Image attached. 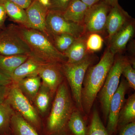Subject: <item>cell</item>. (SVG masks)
Masks as SVG:
<instances>
[{
	"mask_svg": "<svg viewBox=\"0 0 135 135\" xmlns=\"http://www.w3.org/2000/svg\"><path fill=\"white\" fill-rule=\"evenodd\" d=\"M75 109L65 79L57 90L50 113L43 122L42 135H68V123Z\"/></svg>",
	"mask_w": 135,
	"mask_h": 135,
	"instance_id": "obj_1",
	"label": "cell"
},
{
	"mask_svg": "<svg viewBox=\"0 0 135 135\" xmlns=\"http://www.w3.org/2000/svg\"><path fill=\"white\" fill-rule=\"evenodd\" d=\"M115 56L109 49L105 51L99 62L88 68L83 83L81 102L84 113L90 112L94 101L103 86Z\"/></svg>",
	"mask_w": 135,
	"mask_h": 135,
	"instance_id": "obj_2",
	"label": "cell"
},
{
	"mask_svg": "<svg viewBox=\"0 0 135 135\" xmlns=\"http://www.w3.org/2000/svg\"><path fill=\"white\" fill-rule=\"evenodd\" d=\"M14 26L29 46L31 56L46 63L67 62L64 55L56 49L51 40L43 33L22 26Z\"/></svg>",
	"mask_w": 135,
	"mask_h": 135,
	"instance_id": "obj_3",
	"label": "cell"
},
{
	"mask_svg": "<svg viewBox=\"0 0 135 135\" xmlns=\"http://www.w3.org/2000/svg\"><path fill=\"white\" fill-rule=\"evenodd\" d=\"M97 58L94 53H90L78 62H65L62 64L64 75L71 88L76 109L81 113H84L81 102L83 83L88 68L93 65Z\"/></svg>",
	"mask_w": 135,
	"mask_h": 135,
	"instance_id": "obj_4",
	"label": "cell"
},
{
	"mask_svg": "<svg viewBox=\"0 0 135 135\" xmlns=\"http://www.w3.org/2000/svg\"><path fill=\"white\" fill-rule=\"evenodd\" d=\"M4 101L19 113L40 135H42L43 121L36 109L16 83H14L10 86Z\"/></svg>",
	"mask_w": 135,
	"mask_h": 135,
	"instance_id": "obj_5",
	"label": "cell"
},
{
	"mask_svg": "<svg viewBox=\"0 0 135 135\" xmlns=\"http://www.w3.org/2000/svg\"><path fill=\"white\" fill-rule=\"evenodd\" d=\"M128 59L117 55L109 70L103 86L99 92V100L105 120L108 119L110 101L119 85L122 70Z\"/></svg>",
	"mask_w": 135,
	"mask_h": 135,
	"instance_id": "obj_6",
	"label": "cell"
},
{
	"mask_svg": "<svg viewBox=\"0 0 135 135\" xmlns=\"http://www.w3.org/2000/svg\"><path fill=\"white\" fill-rule=\"evenodd\" d=\"M46 27L50 38L52 35L66 34L77 38L85 33L84 25L68 21L60 12L49 10L46 20Z\"/></svg>",
	"mask_w": 135,
	"mask_h": 135,
	"instance_id": "obj_7",
	"label": "cell"
},
{
	"mask_svg": "<svg viewBox=\"0 0 135 135\" xmlns=\"http://www.w3.org/2000/svg\"><path fill=\"white\" fill-rule=\"evenodd\" d=\"M31 55V51L26 42L12 26L0 32V55Z\"/></svg>",
	"mask_w": 135,
	"mask_h": 135,
	"instance_id": "obj_8",
	"label": "cell"
},
{
	"mask_svg": "<svg viewBox=\"0 0 135 135\" xmlns=\"http://www.w3.org/2000/svg\"><path fill=\"white\" fill-rule=\"evenodd\" d=\"M111 7L101 0L88 8L84 19L86 34L106 31L107 20Z\"/></svg>",
	"mask_w": 135,
	"mask_h": 135,
	"instance_id": "obj_9",
	"label": "cell"
},
{
	"mask_svg": "<svg viewBox=\"0 0 135 135\" xmlns=\"http://www.w3.org/2000/svg\"><path fill=\"white\" fill-rule=\"evenodd\" d=\"M128 85L127 81L122 80L110 101L106 128L109 135L113 134L118 128L119 115L125 103V95Z\"/></svg>",
	"mask_w": 135,
	"mask_h": 135,
	"instance_id": "obj_10",
	"label": "cell"
},
{
	"mask_svg": "<svg viewBox=\"0 0 135 135\" xmlns=\"http://www.w3.org/2000/svg\"><path fill=\"white\" fill-rule=\"evenodd\" d=\"M62 64L58 63H46L39 72L38 75L42 81V83L48 88L54 95L65 79Z\"/></svg>",
	"mask_w": 135,
	"mask_h": 135,
	"instance_id": "obj_11",
	"label": "cell"
},
{
	"mask_svg": "<svg viewBox=\"0 0 135 135\" xmlns=\"http://www.w3.org/2000/svg\"><path fill=\"white\" fill-rule=\"evenodd\" d=\"M132 18L119 3L111 7L106 22L108 43L113 36Z\"/></svg>",
	"mask_w": 135,
	"mask_h": 135,
	"instance_id": "obj_12",
	"label": "cell"
},
{
	"mask_svg": "<svg viewBox=\"0 0 135 135\" xmlns=\"http://www.w3.org/2000/svg\"><path fill=\"white\" fill-rule=\"evenodd\" d=\"M26 9L30 28L40 31L50 38L46 25L48 8L42 5L38 0H35Z\"/></svg>",
	"mask_w": 135,
	"mask_h": 135,
	"instance_id": "obj_13",
	"label": "cell"
},
{
	"mask_svg": "<svg viewBox=\"0 0 135 135\" xmlns=\"http://www.w3.org/2000/svg\"><path fill=\"white\" fill-rule=\"evenodd\" d=\"M135 20L132 18L119 31L108 43V48L114 55L121 53L135 33Z\"/></svg>",
	"mask_w": 135,
	"mask_h": 135,
	"instance_id": "obj_14",
	"label": "cell"
},
{
	"mask_svg": "<svg viewBox=\"0 0 135 135\" xmlns=\"http://www.w3.org/2000/svg\"><path fill=\"white\" fill-rule=\"evenodd\" d=\"M45 64L33 56H29L14 71L11 77L13 82L16 83L26 77L38 75L39 72Z\"/></svg>",
	"mask_w": 135,
	"mask_h": 135,
	"instance_id": "obj_15",
	"label": "cell"
},
{
	"mask_svg": "<svg viewBox=\"0 0 135 135\" xmlns=\"http://www.w3.org/2000/svg\"><path fill=\"white\" fill-rule=\"evenodd\" d=\"M87 34L77 38L64 54L67 59L66 62L74 64L81 61L90 54L87 50L86 45Z\"/></svg>",
	"mask_w": 135,
	"mask_h": 135,
	"instance_id": "obj_16",
	"label": "cell"
},
{
	"mask_svg": "<svg viewBox=\"0 0 135 135\" xmlns=\"http://www.w3.org/2000/svg\"><path fill=\"white\" fill-rule=\"evenodd\" d=\"M88 8L81 0H71L62 14L66 20L84 25V17Z\"/></svg>",
	"mask_w": 135,
	"mask_h": 135,
	"instance_id": "obj_17",
	"label": "cell"
},
{
	"mask_svg": "<svg viewBox=\"0 0 135 135\" xmlns=\"http://www.w3.org/2000/svg\"><path fill=\"white\" fill-rule=\"evenodd\" d=\"M41 83L40 77L37 75L26 77L15 83L29 101L33 102L41 86Z\"/></svg>",
	"mask_w": 135,
	"mask_h": 135,
	"instance_id": "obj_18",
	"label": "cell"
},
{
	"mask_svg": "<svg viewBox=\"0 0 135 135\" xmlns=\"http://www.w3.org/2000/svg\"><path fill=\"white\" fill-rule=\"evenodd\" d=\"M29 55H0V71L11 77L16 69L29 57Z\"/></svg>",
	"mask_w": 135,
	"mask_h": 135,
	"instance_id": "obj_19",
	"label": "cell"
},
{
	"mask_svg": "<svg viewBox=\"0 0 135 135\" xmlns=\"http://www.w3.org/2000/svg\"><path fill=\"white\" fill-rule=\"evenodd\" d=\"M54 95L48 88L41 83V86L33 101L35 108L39 114L43 116L47 112Z\"/></svg>",
	"mask_w": 135,
	"mask_h": 135,
	"instance_id": "obj_20",
	"label": "cell"
},
{
	"mask_svg": "<svg viewBox=\"0 0 135 135\" xmlns=\"http://www.w3.org/2000/svg\"><path fill=\"white\" fill-rule=\"evenodd\" d=\"M11 131L13 135H40L16 111L11 119Z\"/></svg>",
	"mask_w": 135,
	"mask_h": 135,
	"instance_id": "obj_21",
	"label": "cell"
},
{
	"mask_svg": "<svg viewBox=\"0 0 135 135\" xmlns=\"http://www.w3.org/2000/svg\"><path fill=\"white\" fill-rule=\"evenodd\" d=\"M0 2L3 4L7 14L12 20L19 23L22 26L30 28L27 15L24 9L8 1Z\"/></svg>",
	"mask_w": 135,
	"mask_h": 135,
	"instance_id": "obj_22",
	"label": "cell"
},
{
	"mask_svg": "<svg viewBox=\"0 0 135 135\" xmlns=\"http://www.w3.org/2000/svg\"><path fill=\"white\" fill-rule=\"evenodd\" d=\"M81 113L78 109H74L68 123V134L73 135H87L88 128L83 118Z\"/></svg>",
	"mask_w": 135,
	"mask_h": 135,
	"instance_id": "obj_23",
	"label": "cell"
},
{
	"mask_svg": "<svg viewBox=\"0 0 135 135\" xmlns=\"http://www.w3.org/2000/svg\"><path fill=\"white\" fill-rule=\"evenodd\" d=\"M135 121V94L128 98L121 110L119 115L118 127L121 128L128 123Z\"/></svg>",
	"mask_w": 135,
	"mask_h": 135,
	"instance_id": "obj_24",
	"label": "cell"
},
{
	"mask_svg": "<svg viewBox=\"0 0 135 135\" xmlns=\"http://www.w3.org/2000/svg\"><path fill=\"white\" fill-rule=\"evenodd\" d=\"M15 111L5 101L0 103V134L11 133V123Z\"/></svg>",
	"mask_w": 135,
	"mask_h": 135,
	"instance_id": "obj_25",
	"label": "cell"
},
{
	"mask_svg": "<svg viewBox=\"0 0 135 135\" xmlns=\"http://www.w3.org/2000/svg\"><path fill=\"white\" fill-rule=\"evenodd\" d=\"M87 135H109L97 110L93 112Z\"/></svg>",
	"mask_w": 135,
	"mask_h": 135,
	"instance_id": "obj_26",
	"label": "cell"
},
{
	"mask_svg": "<svg viewBox=\"0 0 135 135\" xmlns=\"http://www.w3.org/2000/svg\"><path fill=\"white\" fill-rule=\"evenodd\" d=\"M76 39L72 36L66 34L52 35L50 36V40L56 49L63 54L75 41Z\"/></svg>",
	"mask_w": 135,
	"mask_h": 135,
	"instance_id": "obj_27",
	"label": "cell"
},
{
	"mask_svg": "<svg viewBox=\"0 0 135 135\" xmlns=\"http://www.w3.org/2000/svg\"><path fill=\"white\" fill-rule=\"evenodd\" d=\"M103 42V39L99 33H92L87 34L86 45L87 50L90 53H94L101 50Z\"/></svg>",
	"mask_w": 135,
	"mask_h": 135,
	"instance_id": "obj_28",
	"label": "cell"
},
{
	"mask_svg": "<svg viewBox=\"0 0 135 135\" xmlns=\"http://www.w3.org/2000/svg\"><path fill=\"white\" fill-rule=\"evenodd\" d=\"M122 74L126 78L128 85L135 89V70L129 60L126 63L122 70Z\"/></svg>",
	"mask_w": 135,
	"mask_h": 135,
	"instance_id": "obj_29",
	"label": "cell"
},
{
	"mask_svg": "<svg viewBox=\"0 0 135 135\" xmlns=\"http://www.w3.org/2000/svg\"><path fill=\"white\" fill-rule=\"evenodd\" d=\"M71 0H50L49 10L62 13L66 8Z\"/></svg>",
	"mask_w": 135,
	"mask_h": 135,
	"instance_id": "obj_30",
	"label": "cell"
},
{
	"mask_svg": "<svg viewBox=\"0 0 135 135\" xmlns=\"http://www.w3.org/2000/svg\"><path fill=\"white\" fill-rule=\"evenodd\" d=\"M120 135H135V121L121 128Z\"/></svg>",
	"mask_w": 135,
	"mask_h": 135,
	"instance_id": "obj_31",
	"label": "cell"
},
{
	"mask_svg": "<svg viewBox=\"0 0 135 135\" xmlns=\"http://www.w3.org/2000/svg\"><path fill=\"white\" fill-rule=\"evenodd\" d=\"M13 83L11 77L0 71V86H10Z\"/></svg>",
	"mask_w": 135,
	"mask_h": 135,
	"instance_id": "obj_32",
	"label": "cell"
},
{
	"mask_svg": "<svg viewBox=\"0 0 135 135\" xmlns=\"http://www.w3.org/2000/svg\"><path fill=\"white\" fill-rule=\"evenodd\" d=\"M2 1H8L13 3L23 9H27L32 2V0H0Z\"/></svg>",
	"mask_w": 135,
	"mask_h": 135,
	"instance_id": "obj_33",
	"label": "cell"
},
{
	"mask_svg": "<svg viewBox=\"0 0 135 135\" xmlns=\"http://www.w3.org/2000/svg\"><path fill=\"white\" fill-rule=\"evenodd\" d=\"M6 15L7 12L5 7L2 3L0 2V28L4 24Z\"/></svg>",
	"mask_w": 135,
	"mask_h": 135,
	"instance_id": "obj_34",
	"label": "cell"
},
{
	"mask_svg": "<svg viewBox=\"0 0 135 135\" xmlns=\"http://www.w3.org/2000/svg\"><path fill=\"white\" fill-rule=\"evenodd\" d=\"M10 86H0V103L5 101L7 96Z\"/></svg>",
	"mask_w": 135,
	"mask_h": 135,
	"instance_id": "obj_35",
	"label": "cell"
},
{
	"mask_svg": "<svg viewBox=\"0 0 135 135\" xmlns=\"http://www.w3.org/2000/svg\"><path fill=\"white\" fill-rule=\"evenodd\" d=\"M81 1L85 3L89 8L93 6V5H95L96 3H97L101 0H81Z\"/></svg>",
	"mask_w": 135,
	"mask_h": 135,
	"instance_id": "obj_36",
	"label": "cell"
},
{
	"mask_svg": "<svg viewBox=\"0 0 135 135\" xmlns=\"http://www.w3.org/2000/svg\"><path fill=\"white\" fill-rule=\"evenodd\" d=\"M101 1H103L110 7H113L119 3L118 0H101Z\"/></svg>",
	"mask_w": 135,
	"mask_h": 135,
	"instance_id": "obj_37",
	"label": "cell"
},
{
	"mask_svg": "<svg viewBox=\"0 0 135 135\" xmlns=\"http://www.w3.org/2000/svg\"><path fill=\"white\" fill-rule=\"evenodd\" d=\"M40 3L48 8L50 5V0H38Z\"/></svg>",
	"mask_w": 135,
	"mask_h": 135,
	"instance_id": "obj_38",
	"label": "cell"
},
{
	"mask_svg": "<svg viewBox=\"0 0 135 135\" xmlns=\"http://www.w3.org/2000/svg\"><path fill=\"white\" fill-rule=\"evenodd\" d=\"M0 135H13L11 133H7V134H0Z\"/></svg>",
	"mask_w": 135,
	"mask_h": 135,
	"instance_id": "obj_39",
	"label": "cell"
},
{
	"mask_svg": "<svg viewBox=\"0 0 135 135\" xmlns=\"http://www.w3.org/2000/svg\"></svg>",
	"mask_w": 135,
	"mask_h": 135,
	"instance_id": "obj_40",
	"label": "cell"
}]
</instances>
